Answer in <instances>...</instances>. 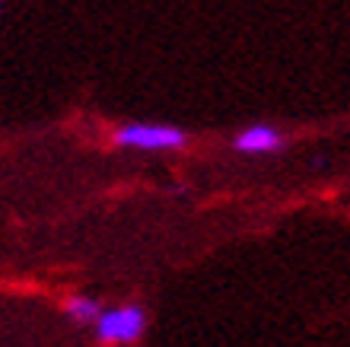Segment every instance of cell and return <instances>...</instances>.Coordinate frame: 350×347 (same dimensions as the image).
<instances>
[{"mask_svg":"<svg viewBox=\"0 0 350 347\" xmlns=\"http://www.w3.org/2000/svg\"><path fill=\"white\" fill-rule=\"evenodd\" d=\"M147 329V316L140 306H121V309L99 312L96 335L105 344H134Z\"/></svg>","mask_w":350,"mask_h":347,"instance_id":"1","label":"cell"},{"mask_svg":"<svg viewBox=\"0 0 350 347\" xmlns=\"http://www.w3.org/2000/svg\"><path fill=\"white\" fill-rule=\"evenodd\" d=\"M115 140L134 150H178L188 144V134L172 125H124L118 128Z\"/></svg>","mask_w":350,"mask_h":347,"instance_id":"2","label":"cell"},{"mask_svg":"<svg viewBox=\"0 0 350 347\" xmlns=\"http://www.w3.org/2000/svg\"><path fill=\"white\" fill-rule=\"evenodd\" d=\"M232 146L239 150V153H274V150H280L284 146V134L277 128H271V125H252V128L239 131L236 134V140H232Z\"/></svg>","mask_w":350,"mask_h":347,"instance_id":"3","label":"cell"},{"mask_svg":"<svg viewBox=\"0 0 350 347\" xmlns=\"http://www.w3.org/2000/svg\"><path fill=\"white\" fill-rule=\"evenodd\" d=\"M99 312H102V306L96 300H90V296H74V300H67V316L74 322H96L99 319Z\"/></svg>","mask_w":350,"mask_h":347,"instance_id":"4","label":"cell"}]
</instances>
